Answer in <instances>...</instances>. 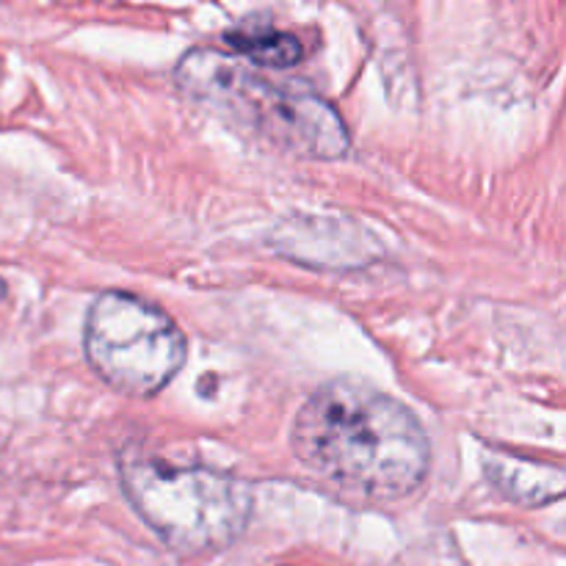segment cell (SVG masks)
<instances>
[{
	"label": "cell",
	"instance_id": "cell-1",
	"mask_svg": "<svg viewBox=\"0 0 566 566\" xmlns=\"http://www.w3.org/2000/svg\"><path fill=\"white\" fill-rule=\"evenodd\" d=\"M291 446L310 473L365 503L409 497L431 462L420 420L401 401L357 379L318 387L293 420Z\"/></svg>",
	"mask_w": 566,
	"mask_h": 566
},
{
	"label": "cell",
	"instance_id": "cell-2",
	"mask_svg": "<svg viewBox=\"0 0 566 566\" xmlns=\"http://www.w3.org/2000/svg\"><path fill=\"white\" fill-rule=\"evenodd\" d=\"M175 77L186 97L280 153L315 160H337L348 153L346 125L310 88L269 81L219 50H191Z\"/></svg>",
	"mask_w": 566,
	"mask_h": 566
},
{
	"label": "cell",
	"instance_id": "cell-3",
	"mask_svg": "<svg viewBox=\"0 0 566 566\" xmlns=\"http://www.w3.org/2000/svg\"><path fill=\"white\" fill-rule=\"evenodd\" d=\"M122 490L153 534L180 556H210L243 534L252 492L235 475L166 459H122Z\"/></svg>",
	"mask_w": 566,
	"mask_h": 566
},
{
	"label": "cell",
	"instance_id": "cell-4",
	"mask_svg": "<svg viewBox=\"0 0 566 566\" xmlns=\"http://www.w3.org/2000/svg\"><path fill=\"white\" fill-rule=\"evenodd\" d=\"M86 357L116 392L153 398L186 363V337L155 304L111 291L94 298L88 310Z\"/></svg>",
	"mask_w": 566,
	"mask_h": 566
},
{
	"label": "cell",
	"instance_id": "cell-5",
	"mask_svg": "<svg viewBox=\"0 0 566 566\" xmlns=\"http://www.w3.org/2000/svg\"><path fill=\"white\" fill-rule=\"evenodd\" d=\"M486 475L512 501L528 503V506L558 501L564 495V473L542 462H525V459L501 453V457L486 462Z\"/></svg>",
	"mask_w": 566,
	"mask_h": 566
},
{
	"label": "cell",
	"instance_id": "cell-6",
	"mask_svg": "<svg viewBox=\"0 0 566 566\" xmlns=\"http://www.w3.org/2000/svg\"><path fill=\"white\" fill-rule=\"evenodd\" d=\"M227 42L232 44V50L247 55L249 61L260 66H271V70L293 66L304 55L302 42L296 36L276 31L269 22L260 20H247L232 28V31H227Z\"/></svg>",
	"mask_w": 566,
	"mask_h": 566
}]
</instances>
